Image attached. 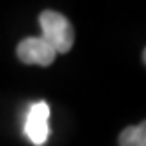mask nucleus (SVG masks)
Wrapping results in <instances>:
<instances>
[{"mask_svg":"<svg viewBox=\"0 0 146 146\" xmlns=\"http://www.w3.org/2000/svg\"><path fill=\"white\" fill-rule=\"evenodd\" d=\"M120 146H146V125L141 121L139 125L123 129L120 137H118Z\"/></svg>","mask_w":146,"mask_h":146,"instance_id":"obj_4","label":"nucleus"},{"mask_svg":"<svg viewBox=\"0 0 146 146\" xmlns=\"http://www.w3.org/2000/svg\"><path fill=\"white\" fill-rule=\"evenodd\" d=\"M39 25L42 30L40 37L56 51V55L70 51L74 44V30L64 14L55 11H42L39 16Z\"/></svg>","mask_w":146,"mask_h":146,"instance_id":"obj_1","label":"nucleus"},{"mask_svg":"<svg viewBox=\"0 0 146 146\" xmlns=\"http://www.w3.org/2000/svg\"><path fill=\"white\" fill-rule=\"evenodd\" d=\"M18 58L28 65H51L56 58V51L42 37H27L18 44Z\"/></svg>","mask_w":146,"mask_h":146,"instance_id":"obj_3","label":"nucleus"},{"mask_svg":"<svg viewBox=\"0 0 146 146\" xmlns=\"http://www.w3.org/2000/svg\"><path fill=\"white\" fill-rule=\"evenodd\" d=\"M49 106L44 100L32 104L25 120V135L34 146L46 144L49 137Z\"/></svg>","mask_w":146,"mask_h":146,"instance_id":"obj_2","label":"nucleus"}]
</instances>
